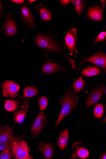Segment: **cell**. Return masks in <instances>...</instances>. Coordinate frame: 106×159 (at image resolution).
<instances>
[{"instance_id": "6da1fadb", "label": "cell", "mask_w": 106, "mask_h": 159, "mask_svg": "<svg viewBox=\"0 0 106 159\" xmlns=\"http://www.w3.org/2000/svg\"><path fill=\"white\" fill-rule=\"evenodd\" d=\"M35 42L37 46L41 50L47 52H53L62 53L67 57L72 68L76 67L74 60L66 54L58 43L49 36L43 34L38 35L36 37Z\"/></svg>"}, {"instance_id": "7a4b0ae2", "label": "cell", "mask_w": 106, "mask_h": 159, "mask_svg": "<svg viewBox=\"0 0 106 159\" xmlns=\"http://www.w3.org/2000/svg\"><path fill=\"white\" fill-rule=\"evenodd\" d=\"M77 97L73 91L70 90L65 93L60 100L62 109L59 116L55 124L56 127L62 120L76 107L77 103Z\"/></svg>"}, {"instance_id": "3957f363", "label": "cell", "mask_w": 106, "mask_h": 159, "mask_svg": "<svg viewBox=\"0 0 106 159\" xmlns=\"http://www.w3.org/2000/svg\"><path fill=\"white\" fill-rule=\"evenodd\" d=\"M30 149L26 142L22 140L14 143L10 152L12 156L16 159H32L29 154Z\"/></svg>"}, {"instance_id": "277c9868", "label": "cell", "mask_w": 106, "mask_h": 159, "mask_svg": "<svg viewBox=\"0 0 106 159\" xmlns=\"http://www.w3.org/2000/svg\"><path fill=\"white\" fill-rule=\"evenodd\" d=\"M77 29L73 28L67 31L64 41V46L69 51V54L71 56L74 55L75 58H76V56L75 55L74 52L78 53L76 49L77 41Z\"/></svg>"}, {"instance_id": "5b68a950", "label": "cell", "mask_w": 106, "mask_h": 159, "mask_svg": "<svg viewBox=\"0 0 106 159\" xmlns=\"http://www.w3.org/2000/svg\"><path fill=\"white\" fill-rule=\"evenodd\" d=\"M2 87L3 95L5 97L13 98L18 96L20 86L17 83L6 80L3 83Z\"/></svg>"}, {"instance_id": "8992f818", "label": "cell", "mask_w": 106, "mask_h": 159, "mask_svg": "<svg viewBox=\"0 0 106 159\" xmlns=\"http://www.w3.org/2000/svg\"><path fill=\"white\" fill-rule=\"evenodd\" d=\"M46 121L45 113L42 112L39 113L35 119L30 131L34 137H36L39 136L45 125Z\"/></svg>"}, {"instance_id": "52a82bcc", "label": "cell", "mask_w": 106, "mask_h": 159, "mask_svg": "<svg viewBox=\"0 0 106 159\" xmlns=\"http://www.w3.org/2000/svg\"><path fill=\"white\" fill-rule=\"evenodd\" d=\"M82 59L86 61L92 63L106 69V55L105 53L99 52L88 57H82Z\"/></svg>"}, {"instance_id": "ba28073f", "label": "cell", "mask_w": 106, "mask_h": 159, "mask_svg": "<svg viewBox=\"0 0 106 159\" xmlns=\"http://www.w3.org/2000/svg\"><path fill=\"white\" fill-rule=\"evenodd\" d=\"M104 10L97 4L88 8L87 16L91 20L96 21H100L102 19Z\"/></svg>"}, {"instance_id": "9c48e42d", "label": "cell", "mask_w": 106, "mask_h": 159, "mask_svg": "<svg viewBox=\"0 0 106 159\" xmlns=\"http://www.w3.org/2000/svg\"><path fill=\"white\" fill-rule=\"evenodd\" d=\"M104 89L105 88L101 87L91 93L86 99V106L91 107L96 103L102 97Z\"/></svg>"}, {"instance_id": "30bf717a", "label": "cell", "mask_w": 106, "mask_h": 159, "mask_svg": "<svg viewBox=\"0 0 106 159\" xmlns=\"http://www.w3.org/2000/svg\"><path fill=\"white\" fill-rule=\"evenodd\" d=\"M38 148L45 159H50L53 157L54 150L51 144L41 142L39 143Z\"/></svg>"}, {"instance_id": "8fae6325", "label": "cell", "mask_w": 106, "mask_h": 159, "mask_svg": "<svg viewBox=\"0 0 106 159\" xmlns=\"http://www.w3.org/2000/svg\"><path fill=\"white\" fill-rule=\"evenodd\" d=\"M13 129L8 126L0 128V144H3L9 140L13 136Z\"/></svg>"}, {"instance_id": "7c38bea8", "label": "cell", "mask_w": 106, "mask_h": 159, "mask_svg": "<svg viewBox=\"0 0 106 159\" xmlns=\"http://www.w3.org/2000/svg\"><path fill=\"white\" fill-rule=\"evenodd\" d=\"M42 68L43 74L50 75L61 70L62 67L58 64L53 62H48L42 66Z\"/></svg>"}, {"instance_id": "4fadbf2b", "label": "cell", "mask_w": 106, "mask_h": 159, "mask_svg": "<svg viewBox=\"0 0 106 159\" xmlns=\"http://www.w3.org/2000/svg\"><path fill=\"white\" fill-rule=\"evenodd\" d=\"M22 16L25 22L30 27L33 28L35 25V20L31 11L25 6L22 7L21 9Z\"/></svg>"}, {"instance_id": "5bb4252c", "label": "cell", "mask_w": 106, "mask_h": 159, "mask_svg": "<svg viewBox=\"0 0 106 159\" xmlns=\"http://www.w3.org/2000/svg\"><path fill=\"white\" fill-rule=\"evenodd\" d=\"M4 31L6 34L13 36L17 32V29L14 21L11 18L6 20L4 26Z\"/></svg>"}, {"instance_id": "9a60e30c", "label": "cell", "mask_w": 106, "mask_h": 159, "mask_svg": "<svg viewBox=\"0 0 106 159\" xmlns=\"http://www.w3.org/2000/svg\"><path fill=\"white\" fill-rule=\"evenodd\" d=\"M29 106L26 104L22 106L20 109L17 112H14V120L15 122L18 124H22L24 121L26 112L28 110Z\"/></svg>"}, {"instance_id": "2e32d148", "label": "cell", "mask_w": 106, "mask_h": 159, "mask_svg": "<svg viewBox=\"0 0 106 159\" xmlns=\"http://www.w3.org/2000/svg\"><path fill=\"white\" fill-rule=\"evenodd\" d=\"M69 132L68 130L66 129L61 133L58 140V145L60 149L63 151L67 146L68 142Z\"/></svg>"}, {"instance_id": "e0dca14e", "label": "cell", "mask_w": 106, "mask_h": 159, "mask_svg": "<svg viewBox=\"0 0 106 159\" xmlns=\"http://www.w3.org/2000/svg\"><path fill=\"white\" fill-rule=\"evenodd\" d=\"M102 70L96 66H92L88 67L82 70L81 72V75L87 77H92L101 74Z\"/></svg>"}, {"instance_id": "ac0fdd59", "label": "cell", "mask_w": 106, "mask_h": 159, "mask_svg": "<svg viewBox=\"0 0 106 159\" xmlns=\"http://www.w3.org/2000/svg\"><path fill=\"white\" fill-rule=\"evenodd\" d=\"M23 137H12L9 140L5 143L3 144H0V151H3L6 148L12 149L14 146V143L19 142Z\"/></svg>"}, {"instance_id": "d6986e66", "label": "cell", "mask_w": 106, "mask_h": 159, "mask_svg": "<svg viewBox=\"0 0 106 159\" xmlns=\"http://www.w3.org/2000/svg\"><path fill=\"white\" fill-rule=\"evenodd\" d=\"M19 103L17 100H7L5 104V108L8 111L16 110L18 108Z\"/></svg>"}, {"instance_id": "ffe728a7", "label": "cell", "mask_w": 106, "mask_h": 159, "mask_svg": "<svg viewBox=\"0 0 106 159\" xmlns=\"http://www.w3.org/2000/svg\"><path fill=\"white\" fill-rule=\"evenodd\" d=\"M39 10L42 20L48 21L51 19L52 14L50 11L43 7H41Z\"/></svg>"}, {"instance_id": "44dd1931", "label": "cell", "mask_w": 106, "mask_h": 159, "mask_svg": "<svg viewBox=\"0 0 106 159\" xmlns=\"http://www.w3.org/2000/svg\"><path fill=\"white\" fill-rule=\"evenodd\" d=\"M72 5L74 7L78 15L82 13L85 6V2L81 0H72L71 1Z\"/></svg>"}, {"instance_id": "7402d4cb", "label": "cell", "mask_w": 106, "mask_h": 159, "mask_svg": "<svg viewBox=\"0 0 106 159\" xmlns=\"http://www.w3.org/2000/svg\"><path fill=\"white\" fill-rule=\"evenodd\" d=\"M38 92V89L34 87H27L24 89L23 95L25 97L31 98L35 96Z\"/></svg>"}, {"instance_id": "603a6c76", "label": "cell", "mask_w": 106, "mask_h": 159, "mask_svg": "<svg viewBox=\"0 0 106 159\" xmlns=\"http://www.w3.org/2000/svg\"><path fill=\"white\" fill-rule=\"evenodd\" d=\"M86 85L85 81L82 77H81L75 81L73 85V87L76 92L79 93Z\"/></svg>"}, {"instance_id": "cb8c5ba5", "label": "cell", "mask_w": 106, "mask_h": 159, "mask_svg": "<svg viewBox=\"0 0 106 159\" xmlns=\"http://www.w3.org/2000/svg\"><path fill=\"white\" fill-rule=\"evenodd\" d=\"M76 150L74 152V154L76 156L81 158H85L87 157L89 155L88 151L85 148L78 147L76 148Z\"/></svg>"}, {"instance_id": "d4e9b609", "label": "cell", "mask_w": 106, "mask_h": 159, "mask_svg": "<svg viewBox=\"0 0 106 159\" xmlns=\"http://www.w3.org/2000/svg\"><path fill=\"white\" fill-rule=\"evenodd\" d=\"M104 112V109L102 104H99L94 109V115L96 118L100 119L102 117Z\"/></svg>"}, {"instance_id": "484cf974", "label": "cell", "mask_w": 106, "mask_h": 159, "mask_svg": "<svg viewBox=\"0 0 106 159\" xmlns=\"http://www.w3.org/2000/svg\"><path fill=\"white\" fill-rule=\"evenodd\" d=\"M38 101L40 110L42 111L48 105V99L46 97L42 96L38 98Z\"/></svg>"}, {"instance_id": "4316f807", "label": "cell", "mask_w": 106, "mask_h": 159, "mask_svg": "<svg viewBox=\"0 0 106 159\" xmlns=\"http://www.w3.org/2000/svg\"><path fill=\"white\" fill-rule=\"evenodd\" d=\"M11 149L6 148L0 153V159H12V156L9 151Z\"/></svg>"}, {"instance_id": "83f0119b", "label": "cell", "mask_w": 106, "mask_h": 159, "mask_svg": "<svg viewBox=\"0 0 106 159\" xmlns=\"http://www.w3.org/2000/svg\"><path fill=\"white\" fill-rule=\"evenodd\" d=\"M106 32H101L98 35L96 39L93 42L95 43V45H96L98 42H101L106 40Z\"/></svg>"}, {"instance_id": "f1b7e54d", "label": "cell", "mask_w": 106, "mask_h": 159, "mask_svg": "<svg viewBox=\"0 0 106 159\" xmlns=\"http://www.w3.org/2000/svg\"><path fill=\"white\" fill-rule=\"evenodd\" d=\"M59 2L60 3L62 4L63 5H67L69 4L71 1H68V0H61V1H59Z\"/></svg>"}, {"instance_id": "f546056e", "label": "cell", "mask_w": 106, "mask_h": 159, "mask_svg": "<svg viewBox=\"0 0 106 159\" xmlns=\"http://www.w3.org/2000/svg\"><path fill=\"white\" fill-rule=\"evenodd\" d=\"M10 1L20 4H23L24 2V1H23V0H12V1Z\"/></svg>"}, {"instance_id": "4dcf8cb0", "label": "cell", "mask_w": 106, "mask_h": 159, "mask_svg": "<svg viewBox=\"0 0 106 159\" xmlns=\"http://www.w3.org/2000/svg\"><path fill=\"white\" fill-rule=\"evenodd\" d=\"M103 7V9L104 10L105 7V1H100Z\"/></svg>"}, {"instance_id": "1f68e13d", "label": "cell", "mask_w": 106, "mask_h": 159, "mask_svg": "<svg viewBox=\"0 0 106 159\" xmlns=\"http://www.w3.org/2000/svg\"><path fill=\"white\" fill-rule=\"evenodd\" d=\"M106 153L103 154L100 157V159H106Z\"/></svg>"}, {"instance_id": "d6a6232c", "label": "cell", "mask_w": 106, "mask_h": 159, "mask_svg": "<svg viewBox=\"0 0 106 159\" xmlns=\"http://www.w3.org/2000/svg\"><path fill=\"white\" fill-rule=\"evenodd\" d=\"M30 3L35 2L36 1H34V0H30V1H28Z\"/></svg>"}, {"instance_id": "836d02e7", "label": "cell", "mask_w": 106, "mask_h": 159, "mask_svg": "<svg viewBox=\"0 0 106 159\" xmlns=\"http://www.w3.org/2000/svg\"><path fill=\"white\" fill-rule=\"evenodd\" d=\"M1 2H0V10H1Z\"/></svg>"}, {"instance_id": "e575fe53", "label": "cell", "mask_w": 106, "mask_h": 159, "mask_svg": "<svg viewBox=\"0 0 106 159\" xmlns=\"http://www.w3.org/2000/svg\"><path fill=\"white\" fill-rule=\"evenodd\" d=\"M105 120H106V117H105ZM105 120H104V121H105V123H106V121H105Z\"/></svg>"}]
</instances>
